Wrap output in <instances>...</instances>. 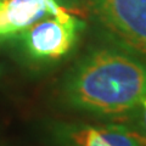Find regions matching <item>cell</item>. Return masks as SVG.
I'll return each mask as SVG.
<instances>
[{"label": "cell", "instance_id": "cell-1", "mask_svg": "<svg viewBox=\"0 0 146 146\" xmlns=\"http://www.w3.org/2000/svg\"><path fill=\"white\" fill-rule=\"evenodd\" d=\"M145 99L146 61L112 46H99L86 52L58 89L61 106L101 118H128Z\"/></svg>", "mask_w": 146, "mask_h": 146}, {"label": "cell", "instance_id": "cell-2", "mask_svg": "<svg viewBox=\"0 0 146 146\" xmlns=\"http://www.w3.org/2000/svg\"><path fill=\"white\" fill-rule=\"evenodd\" d=\"M85 23L63 7L22 31L15 38L25 57L34 65L45 66L60 62L79 42Z\"/></svg>", "mask_w": 146, "mask_h": 146}, {"label": "cell", "instance_id": "cell-3", "mask_svg": "<svg viewBox=\"0 0 146 146\" xmlns=\"http://www.w3.org/2000/svg\"><path fill=\"white\" fill-rule=\"evenodd\" d=\"M79 4L122 49L146 61V0H67Z\"/></svg>", "mask_w": 146, "mask_h": 146}, {"label": "cell", "instance_id": "cell-4", "mask_svg": "<svg viewBox=\"0 0 146 146\" xmlns=\"http://www.w3.org/2000/svg\"><path fill=\"white\" fill-rule=\"evenodd\" d=\"M54 131L63 146H146V135L119 124H60Z\"/></svg>", "mask_w": 146, "mask_h": 146}, {"label": "cell", "instance_id": "cell-5", "mask_svg": "<svg viewBox=\"0 0 146 146\" xmlns=\"http://www.w3.org/2000/svg\"><path fill=\"white\" fill-rule=\"evenodd\" d=\"M11 39L39 20L61 11L58 0H1Z\"/></svg>", "mask_w": 146, "mask_h": 146}, {"label": "cell", "instance_id": "cell-6", "mask_svg": "<svg viewBox=\"0 0 146 146\" xmlns=\"http://www.w3.org/2000/svg\"><path fill=\"white\" fill-rule=\"evenodd\" d=\"M131 116H135L136 119H139V124L141 127V129H143L141 134L146 135V99L143 101V104H141L140 108L135 113H133Z\"/></svg>", "mask_w": 146, "mask_h": 146}]
</instances>
